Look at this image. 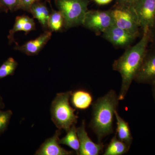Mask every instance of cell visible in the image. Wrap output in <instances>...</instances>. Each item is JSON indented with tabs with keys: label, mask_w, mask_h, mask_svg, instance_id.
I'll return each mask as SVG.
<instances>
[{
	"label": "cell",
	"mask_w": 155,
	"mask_h": 155,
	"mask_svg": "<svg viewBox=\"0 0 155 155\" xmlns=\"http://www.w3.org/2000/svg\"><path fill=\"white\" fill-rule=\"evenodd\" d=\"M150 42V30L146 28L143 31L140 40L133 46L128 47L124 54L114 61L113 69L119 72L122 77L121 89L118 95L119 101L125 98L141 67Z\"/></svg>",
	"instance_id": "obj_1"
},
{
	"label": "cell",
	"mask_w": 155,
	"mask_h": 155,
	"mask_svg": "<svg viewBox=\"0 0 155 155\" xmlns=\"http://www.w3.org/2000/svg\"><path fill=\"white\" fill-rule=\"evenodd\" d=\"M119 100L114 90L99 98L92 105L91 128L96 134L99 143L113 132V122Z\"/></svg>",
	"instance_id": "obj_2"
},
{
	"label": "cell",
	"mask_w": 155,
	"mask_h": 155,
	"mask_svg": "<svg viewBox=\"0 0 155 155\" xmlns=\"http://www.w3.org/2000/svg\"><path fill=\"white\" fill-rule=\"evenodd\" d=\"M71 91L60 93L56 95L51 107V117L53 123L58 129L68 131L77 123L78 116L75 115V109L69 103Z\"/></svg>",
	"instance_id": "obj_3"
},
{
	"label": "cell",
	"mask_w": 155,
	"mask_h": 155,
	"mask_svg": "<svg viewBox=\"0 0 155 155\" xmlns=\"http://www.w3.org/2000/svg\"><path fill=\"white\" fill-rule=\"evenodd\" d=\"M58 10L63 14L65 28L82 25L88 10L89 0H54Z\"/></svg>",
	"instance_id": "obj_4"
},
{
	"label": "cell",
	"mask_w": 155,
	"mask_h": 155,
	"mask_svg": "<svg viewBox=\"0 0 155 155\" xmlns=\"http://www.w3.org/2000/svg\"><path fill=\"white\" fill-rule=\"evenodd\" d=\"M114 24L111 10H88L85 14L82 25L96 34L100 35L102 34Z\"/></svg>",
	"instance_id": "obj_5"
},
{
	"label": "cell",
	"mask_w": 155,
	"mask_h": 155,
	"mask_svg": "<svg viewBox=\"0 0 155 155\" xmlns=\"http://www.w3.org/2000/svg\"><path fill=\"white\" fill-rule=\"evenodd\" d=\"M111 11L115 25L137 36L139 35L140 27L136 14L131 7L116 6Z\"/></svg>",
	"instance_id": "obj_6"
},
{
	"label": "cell",
	"mask_w": 155,
	"mask_h": 155,
	"mask_svg": "<svg viewBox=\"0 0 155 155\" xmlns=\"http://www.w3.org/2000/svg\"><path fill=\"white\" fill-rule=\"evenodd\" d=\"M142 31L152 28L155 22V0H135L131 6Z\"/></svg>",
	"instance_id": "obj_7"
},
{
	"label": "cell",
	"mask_w": 155,
	"mask_h": 155,
	"mask_svg": "<svg viewBox=\"0 0 155 155\" xmlns=\"http://www.w3.org/2000/svg\"><path fill=\"white\" fill-rule=\"evenodd\" d=\"M147 48L140 69L134 78L138 83L151 84L155 81V45Z\"/></svg>",
	"instance_id": "obj_8"
},
{
	"label": "cell",
	"mask_w": 155,
	"mask_h": 155,
	"mask_svg": "<svg viewBox=\"0 0 155 155\" xmlns=\"http://www.w3.org/2000/svg\"><path fill=\"white\" fill-rule=\"evenodd\" d=\"M103 38L114 46L119 48L130 46L137 36L119 28L115 24L102 33Z\"/></svg>",
	"instance_id": "obj_9"
},
{
	"label": "cell",
	"mask_w": 155,
	"mask_h": 155,
	"mask_svg": "<svg viewBox=\"0 0 155 155\" xmlns=\"http://www.w3.org/2000/svg\"><path fill=\"white\" fill-rule=\"evenodd\" d=\"M77 131L80 143L79 155H98L101 152L104 145L101 142L95 143L90 138L85 128L84 120L80 126L77 127Z\"/></svg>",
	"instance_id": "obj_10"
},
{
	"label": "cell",
	"mask_w": 155,
	"mask_h": 155,
	"mask_svg": "<svg viewBox=\"0 0 155 155\" xmlns=\"http://www.w3.org/2000/svg\"><path fill=\"white\" fill-rule=\"evenodd\" d=\"M61 130L58 129L51 137L47 139L36 151L35 155H70L73 151L67 150L60 145Z\"/></svg>",
	"instance_id": "obj_11"
},
{
	"label": "cell",
	"mask_w": 155,
	"mask_h": 155,
	"mask_svg": "<svg viewBox=\"0 0 155 155\" xmlns=\"http://www.w3.org/2000/svg\"><path fill=\"white\" fill-rule=\"evenodd\" d=\"M52 32L49 30L45 31L36 38L26 42L22 45H17L14 49L27 55H36L51 39Z\"/></svg>",
	"instance_id": "obj_12"
},
{
	"label": "cell",
	"mask_w": 155,
	"mask_h": 155,
	"mask_svg": "<svg viewBox=\"0 0 155 155\" xmlns=\"http://www.w3.org/2000/svg\"><path fill=\"white\" fill-rule=\"evenodd\" d=\"M35 23L32 18L26 15L18 16L15 19L13 28L9 31L8 36L9 43L11 44L14 41V36L16 32L23 31L26 34L35 30Z\"/></svg>",
	"instance_id": "obj_13"
},
{
	"label": "cell",
	"mask_w": 155,
	"mask_h": 155,
	"mask_svg": "<svg viewBox=\"0 0 155 155\" xmlns=\"http://www.w3.org/2000/svg\"><path fill=\"white\" fill-rule=\"evenodd\" d=\"M70 100L75 109L80 110H86L93 102V97L90 93L84 90L72 92Z\"/></svg>",
	"instance_id": "obj_14"
},
{
	"label": "cell",
	"mask_w": 155,
	"mask_h": 155,
	"mask_svg": "<svg viewBox=\"0 0 155 155\" xmlns=\"http://www.w3.org/2000/svg\"><path fill=\"white\" fill-rule=\"evenodd\" d=\"M115 116L116 119V135L117 138L125 143L130 147L132 143L133 137L131 135L130 127L128 122L119 116L117 110L115 111Z\"/></svg>",
	"instance_id": "obj_15"
},
{
	"label": "cell",
	"mask_w": 155,
	"mask_h": 155,
	"mask_svg": "<svg viewBox=\"0 0 155 155\" xmlns=\"http://www.w3.org/2000/svg\"><path fill=\"white\" fill-rule=\"evenodd\" d=\"M29 12L34 18L38 20L43 28L45 29L48 28L50 13L46 3L41 1L35 3L31 7Z\"/></svg>",
	"instance_id": "obj_16"
},
{
	"label": "cell",
	"mask_w": 155,
	"mask_h": 155,
	"mask_svg": "<svg viewBox=\"0 0 155 155\" xmlns=\"http://www.w3.org/2000/svg\"><path fill=\"white\" fill-rule=\"evenodd\" d=\"M59 143L67 146L75 151L76 154L79 155L80 143L78 136L77 128L75 125H73L67 131V134L64 137L60 139Z\"/></svg>",
	"instance_id": "obj_17"
},
{
	"label": "cell",
	"mask_w": 155,
	"mask_h": 155,
	"mask_svg": "<svg viewBox=\"0 0 155 155\" xmlns=\"http://www.w3.org/2000/svg\"><path fill=\"white\" fill-rule=\"evenodd\" d=\"M130 148L126 143L117 138L116 134L108 145L104 155H122L126 153Z\"/></svg>",
	"instance_id": "obj_18"
},
{
	"label": "cell",
	"mask_w": 155,
	"mask_h": 155,
	"mask_svg": "<svg viewBox=\"0 0 155 155\" xmlns=\"http://www.w3.org/2000/svg\"><path fill=\"white\" fill-rule=\"evenodd\" d=\"M65 28V20L61 11L52 9L48 21V29L50 31L58 32Z\"/></svg>",
	"instance_id": "obj_19"
},
{
	"label": "cell",
	"mask_w": 155,
	"mask_h": 155,
	"mask_svg": "<svg viewBox=\"0 0 155 155\" xmlns=\"http://www.w3.org/2000/svg\"><path fill=\"white\" fill-rule=\"evenodd\" d=\"M18 63L14 58H9L0 66V79L14 75Z\"/></svg>",
	"instance_id": "obj_20"
},
{
	"label": "cell",
	"mask_w": 155,
	"mask_h": 155,
	"mask_svg": "<svg viewBox=\"0 0 155 155\" xmlns=\"http://www.w3.org/2000/svg\"><path fill=\"white\" fill-rule=\"evenodd\" d=\"M12 115L13 112L11 110H0V134L4 133L7 129Z\"/></svg>",
	"instance_id": "obj_21"
},
{
	"label": "cell",
	"mask_w": 155,
	"mask_h": 155,
	"mask_svg": "<svg viewBox=\"0 0 155 155\" xmlns=\"http://www.w3.org/2000/svg\"><path fill=\"white\" fill-rule=\"evenodd\" d=\"M0 3L6 12L21 10L20 0H0Z\"/></svg>",
	"instance_id": "obj_22"
},
{
	"label": "cell",
	"mask_w": 155,
	"mask_h": 155,
	"mask_svg": "<svg viewBox=\"0 0 155 155\" xmlns=\"http://www.w3.org/2000/svg\"><path fill=\"white\" fill-rule=\"evenodd\" d=\"M21 3V10L29 12L31 6L34 4L41 0H20Z\"/></svg>",
	"instance_id": "obj_23"
},
{
	"label": "cell",
	"mask_w": 155,
	"mask_h": 155,
	"mask_svg": "<svg viewBox=\"0 0 155 155\" xmlns=\"http://www.w3.org/2000/svg\"><path fill=\"white\" fill-rule=\"evenodd\" d=\"M135 0H116V6L131 7Z\"/></svg>",
	"instance_id": "obj_24"
},
{
	"label": "cell",
	"mask_w": 155,
	"mask_h": 155,
	"mask_svg": "<svg viewBox=\"0 0 155 155\" xmlns=\"http://www.w3.org/2000/svg\"><path fill=\"white\" fill-rule=\"evenodd\" d=\"M150 35V42L155 45V22L152 28L149 29Z\"/></svg>",
	"instance_id": "obj_25"
},
{
	"label": "cell",
	"mask_w": 155,
	"mask_h": 155,
	"mask_svg": "<svg viewBox=\"0 0 155 155\" xmlns=\"http://www.w3.org/2000/svg\"><path fill=\"white\" fill-rule=\"evenodd\" d=\"M95 2L100 5H107L110 3L113 0H94Z\"/></svg>",
	"instance_id": "obj_26"
},
{
	"label": "cell",
	"mask_w": 155,
	"mask_h": 155,
	"mask_svg": "<svg viewBox=\"0 0 155 155\" xmlns=\"http://www.w3.org/2000/svg\"><path fill=\"white\" fill-rule=\"evenodd\" d=\"M152 86V92L153 96L155 102V81L151 84Z\"/></svg>",
	"instance_id": "obj_27"
},
{
	"label": "cell",
	"mask_w": 155,
	"mask_h": 155,
	"mask_svg": "<svg viewBox=\"0 0 155 155\" xmlns=\"http://www.w3.org/2000/svg\"><path fill=\"white\" fill-rule=\"evenodd\" d=\"M5 107V105L3 101L2 97L0 96V110H2Z\"/></svg>",
	"instance_id": "obj_28"
},
{
	"label": "cell",
	"mask_w": 155,
	"mask_h": 155,
	"mask_svg": "<svg viewBox=\"0 0 155 155\" xmlns=\"http://www.w3.org/2000/svg\"><path fill=\"white\" fill-rule=\"evenodd\" d=\"M0 11H5V9L3 8V7H2V5H1V3H0Z\"/></svg>",
	"instance_id": "obj_29"
}]
</instances>
